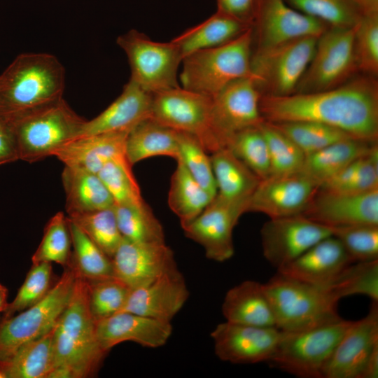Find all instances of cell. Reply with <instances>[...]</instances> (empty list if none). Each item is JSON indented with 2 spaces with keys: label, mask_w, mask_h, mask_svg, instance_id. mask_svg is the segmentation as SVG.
Listing matches in <instances>:
<instances>
[{
  "label": "cell",
  "mask_w": 378,
  "mask_h": 378,
  "mask_svg": "<svg viewBox=\"0 0 378 378\" xmlns=\"http://www.w3.org/2000/svg\"><path fill=\"white\" fill-rule=\"evenodd\" d=\"M260 111L267 122L312 121L338 128L358 139L378 140V82L372 76H354L323 91L261 95Z\"/></svg>",
  "instance_id": "6da1fadb"
},
{
  "label": "cell",
  "mask_w": 378,
  "mask_h": 378,
  "mask_svg": "<svg viewBox=\"0 0 378 378\" xmlns=\"http://www.w3.org/2000/svg\"><path fill=\"white\" fill-rule=\"evenodd\" d=\"M54 368L48 378H84L94 374L106 354L89 307V281L78 275L53 332Z\"/></svg>",
  "instance_id": "7a4b0ae2"
},
{
  "label": "cell",
  "mask_w": 378,
  "mask_h": 378,
  "mask_svg": "<svg viewBox=\"0 0 378 378\" xmlns=\"http://www.w3.org/2000/svg\"><path fill=\"white\" fill-rule=\"evenodd\" d=\"M65 70L53 55H18L0 75V113L14 118L63 98Z\"/></svg>",
  "instance_id": "3957f363"
},
{
  "label": "cell",
  "mask_w": 378,
  "mask_h": 378,
  "mask_svg": "<svg viewBox=\"0 0 378 378\" xmlns=\"http://www.w3.org/2000/svg\"><path fill=\"white\" fill-rule=\"evenodd\" d=\"M276 327L284 332L315 328L341 317L339 300L324 286L307 284L277 272L263 284Z\"/></svg>",
  "instance_id": "277c9868"
},
{
  "label": "cell",
  "mask_w": 378,
  "mask_h": 378,
  "mask_svg": "<svg viewBox=\"0 0 378 378\" xmlns=\"http://www.w3.org/2000/svg\"><path fill=\"white\" fill-rule=\"evenodd\" d=\"M252 27L234 40L194 52L182 60V88L211 97L239 78L251 76Z\"/></svg>",
  "instance_id": "5b68a950"
},
{
  "label": "cell",
  "mask_w": 378,
  "mask_h": 378,
  "mask_svg": "<svg viewBox=\"0 0 378 378\" xmlns=\"http://www.w3.org/2000/svg\"><path fill=\"white\" fill-rule=\"evenodd\" d=\"M10 120L19 158L29 163L53 156L63 145L80 135L86 121L64 98Z\"/></svg>",
  "instance_id": "8992f818"
},
{
  "label": "cell",
  "mask_w": 378,
  "mask_h": 378,
  "mask_svg": "<svg viewBox=\"0 0 378 378\" xmlns=\"http://www.w3.org/2000/svg\"><path fill=\"white\" fill-rule=\"evenodd\" d=\"M351 322L340 318L302 331H282L268 362L298 377L323 378L324 368Z\"/></svg>",
  "instance_id": "52a82bcc"
},
{
  "label": "cell",
  "mask_w": 378,
  "mask_h": 378,
  "mask_svg": "<svg viewBox=\"0 0 378 378\" xmlns=\"http://www.w3.org/2000/svg\"><path fill=\"white\" fill-rule=\"evenodd\" d=\"M116 43L127 55L131 71L130 80L143 90L153 94L180 87L177 75L183 56L172 40L155 41L132 29L118 36Z\"/></svg>",
  "instance_id": "ba28073f"
},
{
  "label": "cell",
  "mask_w": 378,
  "mask_h": 378,
  "mask_svg": "<svg viewBox=\"0 0 378 378\" xmlns=\"http://www.w3.org/2000/svg\"><path fill=\"white\" fill-rule=\"evenodd\" d=\"M76 278L75 270L68 265L41 301L18 314L0 318V360L55 327L69 300Z\"/></svg>",
  "instance_id": "9c48e42d"
},
{
  "label": "cell",
  "mask_w": 378,
  "mask_h": 378,
  "mask_svg": "<svg viewBox=\"0 0 378 378\" xmlns=\"http://www.w3.org/2000/svg\"><path fill=\"white\" fill-rule=\"evenodd\" d=\"M355 27L329 26L318 37L314 55L294 93L331 89L358 73L354 50Z\"/></svg>",
  "instance_id": "30bf717a"
},
{
  "label": "cell",
  "mask_w": 378,
  "mask_h": 378,
  "mask_svg": "<svg viewBox=\"0 0 378 378\" xmlns=\"http://www.w3.org/2000/svg\"><path fill=\"white\" fill-rule=\"evenodd\" d=\"M318 37L296 38L252 54L251 76L261 95L283 97L295 92L314 55Z\"/></svg>",
  "instance_id": "8fae6325"
},
{
  "label": "cell",
  "mask_w": 378,
  "mask_h": 378,
  "mask_svg": "<svg viewBox=\"0 0 378 378\" xmlns=\"http://www.w3.org/2000/svg\"><path fill=\"white\" fill-rule=\"evenodd\" d=\"M212 97L181 87L153 94L150 118L198 139L209 153L218 150L210 127Z\"/></svg>",
  "instance_id": "7c38bea8"
},
{
  "label": "cell",
  "mask_w": 378,
  "mask_h": 378,
  "mask_svg": "<svg viewBox=\"0 0 378 378\" xmlns=\"http://www.w3.org/2000/svg\"><path fill=\"white\" fill-rule=\"evenodd\" d=\"M260 92L252 76L234 80L212 97L210 127L218 149L238 132L262 121Z\"/></svg>",
  "instance_id": "4fadbf2b"
},
{
  "label": "cell",
  "mask_w": 378,
  "mask_h": 378,
  "mask_svg": "<svg viewBox=\"0 0 378 378\" xmlns=\"http://www.w3.org/2000/svg\"><path fill=\"white\" fill-rule=\"evenodd\" d=\"M328 27L326 23L291 8L284 0H257L251 27L252 54L296 38L318 37Z\"/></svg>",
  "instance_id": "5bb4252c"
},
{
  "label": "cell",
  "mask_w": 378,
  "mask_h": 378,
  "mask_svg": "<svg viewBox=\"0 0 378 378\" xmlns=\"http://www.w3.org/2000/svg\"><path fill=\"white\" fill-rule=\"evenodd\" d=\"M248 202H233L216 194L202 213L182 226L185 235L201 245L207 258L224 262L232 257L233 230Z\"/></svg>",
  "instance_id": "9a60e30c"
},
{
  "label": "cell",
  "mask_w": 378,
  "mask_h": 378,
  "mask_svg": "<svg viewBox=\"0 0 378 378\" xmlns=\"http://www.w3.org/2000/svg\"><path fill=\"white\" fill-rule=\"evenodd\" d=\"M331 235V227L302 214L270 218L260 230L262 253L272 265L279 269Z\"/></svg>",
  "instance_id": "2e32d148"
},
{
  "label": "cell",
  "mask_w": 378,
  "mask_h": 378,
  "mask_svg": "<svg viewBox=\"0 0 378 378\" xmlns=\"http://www.w3.org/2000/svg\"><path fill=\"white\" fill-rule=\"evenodd\" d=\"M378 349V306L372 302L368 314L351 321L326 365L323 378H364L368 361Z\"/></svg>",
  "instance_id": "e0dca14e"
},
{
  "label": "cell",
  "mask_w": 378,
  "mask_h": 378,
  "mask_svg": "<svg viewBox=\"0 0 378 378\" xmlns=\"http://www.w3.org/2000/svg\"><path fill=\"white\" fill-rule=\"evenodd\" d=\"M276 327H260L225 321L218 324L211 336L216 355L234 364L268 362L281 337Z\"/></svg>",
  "instance_id": "ac0fdd59"
},
{
  "label": "cell",
  "mask_w": 378,
  "mask_h": 378,
  "mask_svg": "<svg viewBox=\"0 0 378 378\" xmlns=\"http://www.w3.org/2000/svg\"><path fill=\"white\" fill-rule=\"evenodd\" d=\"M301 214L331 228L378 225V188L362 193L317 190Z\"/></svg>",
  "instance_id": "d6986e66"
},
{
  "label": "cell",
  "mask_w": 378,
  "mask_h": 378,
  "mask_svg": "<svg viewBox=\"0 0 378 378\" xmlns=\"http://www.w3.org/2000/svg\"><path fill=\"white\" fill-rule=\"evenodd\" d=\"M318 186L300 172L270 176L260 180L249 198L246 212H258L270 218L301 214Z\"/></svg>",
  "instance_id": "ffe728a7"
},
{
  "label": "cell",
  "mask_w": 378,
  "mask_h": 378,
  "mask_svg": "<svg viewBox=\"0 0 378 378\" xmlns=\"http://www.w3.org/2000/svg\"><path fill=\"white\" fill-rule=\"evenodd\" d=\"M111 260L115 277L130 288L178 268L174 252L166 243L136 242L124 237Z\"/></svg>",
  "instance_id": "44dd1931"
},
{
  "label": "cell",
  "mask_w": 378,
  "mask_h": 378,
  "mask_svg": "<svg viewBox=\"0 0 378 378\" xmlns=\"http://www.w3.org/2000/svg\"><path fill=\"white\" fill-rule=\"evenodd\" d=\"M188 298L186 281L177 268L149 283L130 288L122 311L171 322Z\"/></svg>",
  "instance_id": "7402d4cb"
},
{
  "label": "cell",
  "mask_w": 378,
  "mask_h": 378,
  "mask_svg": "<svg viewBox=\"0 0 378 378\" xmlns=\"http://www.w3.org/2000/svg\"><path fill=\"white\" fill-rule=\"evenodd\" d=\"M172 332L171 322L124 311L96 322L97 340L106 352L127 341L148 348H158L167 342Z\"/></svg>",
  "instance_id": "603a6c76"
},
{
  "label": "cell",
  "mask_w": 378,
  "mask_h": 378,
  "mask_svg": "<svg viewBox=\"0 0 378 378\" xmlns=\"http://www.w3.org/2000/svg\"><path fill=\"white\" fill-rule=\"evenodd\" d=\"M352 262L341 242L331 235L277 269V272L307 284L326 286Z\"/></svg>",
  "instance_id": "cb8c5ba5"
},
{
  "label": "cell",
  "mask_w": 378,
  "mask_h": 378,
  "mask_svg": "<svg viewBox=\"0 0 378 378\" xmlns=\"http://www.w3.org/2000/svg\"><path fill=\"white\" fill-rule=\"evenodd\" d=\"M152 100L153 94L130 80L122 93L106 108L85 122L79 136L129 133L139 124L150 118Z\"/></svg>",
  "instance_id": "d4e9b609"
},
{
  "label": "cell",
  "mask_w": 378,
  "mask_h": 378,
  "mask_svg": "<svg viewBox=\"0 0 378 378\" xmlns=\"http://www.w3.org/2000/svg\"><path fill=\"white\" fill-rule=\"evenodd\" d=\"M127 135L120 132L79 136L63 145L53 156L64 166L97 174L108 162L127 158Z\"/></svg>",
  "instance_id": "484cf974"
},
{
  "label": "cell",
  "mask_w": 378,
  "mask_h": 378,
  "mask_svg": "<svg viewBox=\"0 0 378 378\" xmlns=\"http://www.w3.org/2000/svg\"><path fill=\"white\" fill-rule=\"evenodd\" d=\"M222 312L226 321L260 327H276L263 284L246 280L226 293Z\"/></svg>",
  "instance_id": "4316f807"
},
{
  "label": "cell",
  "mask_w": 378,
  "mask_h": 378,
  "mask_svg": "<svg viewBox=\"0 0 378 378\" xmlns=\"http://www.w3.org/2000/svg\"><path fill=\"white\" fill-rule=\"evenodd\" d=\"M377 142L349 138L305 156L299 172L318 186L369 152Z\"/></svg>",
  "instance_id": "83f0119b"
},
{
  "label": "cell",
  "mask_w": 378,
  "mask_h": 378,
  "mask_svg": "<svg viewBox=\"0 0 378 378\" xmlns=\"http://www.w3.org/2000/svg\"><path fill=\"white\" fill-rule=\"evenodd\" d=\"M68 215L114 206V200L97 174L64 166L62 173Z\"/></svg>",
  "instance_id": "f1b7e54d"
},
{
  "label": "cell",
  "mask_w": 378,
  "mask_h": 378,
  "mask_svg": "<svg viewBox=\"0 0 378 378\" xmlns=\"http://www.w3.org/2000/svg\"><path fill=\"white\" fill-rule=\"evenodd\" d=\"M251 27L248 23L216 11L210 18L188 29L172 41L178 47L183 59L194 52L227 43Z\"/></svg>",
  "instance_id": "f546056e"
},
{
  "label": "cell",
  "mask_w": 378,
  "mask_h": 378,
  "mask_svg": "<svg viewBox=\"0 0 378 378\" xmlns=\"http://www.w3.org/2000/svg\"><path fill=\"white\" fill-rule=\"evenodd\" d=\"M217 195L233 202H248L260 181L230 149L224 148L210 156Z\"/></svg>",
  "instance_id": "4dcf8cb0"
},
{
  "label": "cell",
  "mask_w": 378,
  "mask_h": 378,
  "mask_svg": "<svg viewBox=\"0 0 378 378\" xmlns=\"http://www.w3.org/2000/svg\"><path fill=\"white\" fill-rule=\"evenodd\" d=\"M125 153L133 166L143 160L155 156L179 158L178 132L148 118L128 133Z\"/></svg>",
  "instance_id": "1f68e13d"
},
{
  "label": "cell",
  "mask_w": 378,
  "mask_h": 378,
  "mask_svg": "<svg viewBox=\"0 0 378 378\" xmlns=\"http://www.w3.org/2000/svg\"><path fill=\"white\" fill-rule=\"evenodd\" d=\"M53 332L54 328L0 360L5 378H48L54 368Z\"/></svg>",
  "instance_id": "d6a6232c"
},
{
  "label": "cell",
  "mask_w": 378,
  "mask_h": 378,
  "mask_svg": "<svg viewBox=\"0 0 378 378\" xmlns=\"http://www.w3.org/2000/svg\"><path fill=\"white\" fill-rule=\"evenodd\" d=\"M177 161L171 178L168 204L179 218L181 227L198 216L215 197L191 176L182 162Z\"/></svg>",
  "instance_id": "836d02e7"
},
{
  "label": "cell",
  "mask_w": 378,
  "mask_h": 378,
  "mask_svg": "<svg viewBox=\"0 0 378 378\" xmlns=\"http://www.w3.org/2000/svg\"><path fill=\"white\" fill-rule=\"evenodd\" d=\"M68 219L73 248L69 265L74 267L78 275L88 281L115 276L111 258L74 222Z\"/></svg>",
  "instance_id": "e575fe53"
},
{
  "label": "cell",
  "mask_w": 378,
  "mask_h": 378,
  "mask_svg": "<svg viewBox=\"0 0 378 378\" xmlns=\"http://www.w3.org/2000/svg\"><path fill=\"white\" fill-rule=\"evenodd\" d=\"M378 188V145L357 158L318 190L337 193H362Z\"/></svg>",
  "instance_id": "d590c367"
},
{
  "label": "cell",
  "mask_w": 378,
  "mask_h": 378,
  "mask_svg": "<svg viewBox=\"0 0 378 378\" xmlns=\"http://www.w3.org/2000/svg\"><path fill=\"white\" fill-rule=\"evenodd\" d=\"M122 237L136 242L165 243L163 227L145 201L113 206Z\"/></svg>",
  "instance_id": "8d00e7d4"
},
{
  "label": "cell",
  "mask_w": 378,
  "mask_h": 378,
  "mask_svg": "<svg viewBox=\"0 0 378 378\" xmlns=\"http://www.w3.org/2000/svg\"><path fill=\"white\" fill-rule=\"evenodd\" d=\"M296 10L328 26L354 27L365 13L360 0H284Z\"/></svg>",
  "instance_id": "74e56055"
},
{
  "label": "cell",
  "mask_w": 378,
  "mask_h": 378,
  "mask_svg": "<svg viewBox=\"0 0 378 378\" xmlns=\"http://www.w3.org/2000/svg\"><path fill=\"white\" fill-rule=\"evenodd\" d=\"M268 122L289 137L305 156L339 141L354 138L338 128L316 122Z\"/></svg>",
  "instance_id": "f35d334b"
},
{
  "label": "cell",
  "mask_w": 378,
  "mask_h": 378,
  "mask_svg": "<svg viewBox=\"0 0 378 378\" xmlns=\"http://www.w3.org/2000/svg\"><path fill=\"white\" fill-rule=\"evenodd\" d=\"M326 287L338 300L355 295L378 302V260L354 262Z\"/></svg>",
  "instance_id": "ab89813d"
},
{
  "label": "cell",
  "mask_w": 378,
  "mask_h": 378,
  "mask_svg": "<svg viewBox=\"0 0 378 378\" xmlns=\"http://www.w3.org/2000/svg\"><path fill=\"white\" fill-rule=\"evenodd\" d=\"M86 235L110 258L114 255L122 236L118 229L113 206L68 215Z\"/></svg>",
  "instance_id": "60d3db41"
},
{
  "label": "cell",
  "mask_w": 378,
  "mask_h": 378,
  "mask_svg": "<svg viewBox=\"0 0 378 378\" xmlns=\"http://www.w3.org/2000/svg\"><path fill=\"white\" fill-rule=\"evenodd\" d=\"M258 126L268 148L270 176L299 172L305 158L303 151L271 123L263 120Z\"/></svg>",
  "instance_id": "b9f144b4"
},
{
  "label": "cell",
  "mask_w": 378,
  "mask_h": 378,
  "mask_svg": "<svg viewBox=\"0 0 378 378\" xmlns=\"http://www.w3.org/2000/svg\"><path fill=\"white\" fill-rule=\"evenodd\" d=\"M71 247L69 219L63 212L59 211L47 223L41 241L31 257V262H55L66 267L70 262Z\"/></svg>",
  "instance_id": "7bdbcfd3"
},
{
  "label": "cell",
  "mask_w": 378,
  "mask_h": 378,
  "mask_svg": "<svg viewBox=\"0 0 378 378\" xmlns=\"http://www.w3.org/2000/svg\"><path fill=\"white\" fill-rule=\"evenodd\" d=\"M258 125L236 134L226 148L262 180L270 176V162L267 142Z\"/></svg>",
  "instance_id": "ee69618b"
},
{
  "label": "cell",
  "mask_w": 378,
  "mask_h": 378,
  "mask_svg": "<svg viewBox=\"0 0 378 378\" xmlns=\"http://www.w3.org/2000/svg\"><path fill=\"white\" fill-rule=\"evenodd\" d=\"M132 167L127 158L113 160L106 163L97 173L116 204L144 201Z\"/></svg>",
  "instance_id": "f6af8a7d"
},
{
  "label": "cell",
  "mask_w": 378,
  "mask_h": 378,
  "mask_svg": "<svg viewBox=\"0 0 378 378\" xmlns=\"http://www.w3.org/2000/svg\"><path fill=\"white\" fill-rule=\"evenodd\" d=\"M179 158L191 176L209 194L215 197L217 187L210 156L195 136L178 132Z\"/></svg>",
  "instance_id": "bcb514c9"
},
{
  "label": "cell",
  "mask_w": 378,
  "mask_h": 378,
  "mask_svg": "<svg viewBox=\"0 0 378 378\" xmlns=\"http://www.w3.org/2000/svg\"><path fill=\"white\" fill-rule=\"evenodd\" d=\"M130 288L116 277L89 281V307L97 322L122 311Z\"/></svg>",
  "instance_id": "7dc6e473"
},
{
  "label": "cell",
  "mask_w": 378,
  "mask_h": 378,
  "mask_svg": "<svg viewBox=\"0 0 378 378\" xmlns=\"http://www.w3.org/2000/svg\"><path fill=\"white\" fill-rule=\"evenodd\" d=\"M354 55L358 72L377 77L378 74V12L365 13L356 25Z\"/></svg>",
  "instance_id": "c3c4849f"
},
{
  "label": "cell",
  "mask_w": 378,
  "mask_h": 378,
  "mask_svg": "<svg viewBox=\"0 0 378 378\" xmlns=\"http://www.w3.org/2000/svg\"><path fill=\"white\" fill-rule=\"evenodd\" d=\"M51 276L50 262L32 263L15 298L8 302L1 318H9L41 301L51 288Z\"/></svg>",
  "instance_id": "681fc988"
},
{
  "label": "cell",
  "mask_w": 378,
  "mask_h": 378,
  "mask_svg": "<svg viewBox=\"0 0 378 378\" xmlns=\"http://www.w3.org/2000/svg\"><path fill=\"white\" fill-rule=\"evenodd\" d=\"M332 235L342 244L354 262L378 260V225L332 227Z\"/></svg>",
  "instance_id": "f907efd6"
},
{
  "label": "cell",
  "mask_w": 378,
  "mask_h": 378,
  "mask_svg": "<svg viewBox=\"0 0 378 378\" xmlns=\"http://www.w3.org/2000/svg\"><path fill=\"white\" fill-rule=\"evenodd\" d=\"M20 160L11 120L0 113V165Z\"/></svg>",
  "instance_id": "816d5d0a"
},
{
  "label": "cell",
  "mask_w": 378,
  "mask_h": 378,
  "mask_svg": "<svg viewBox=\"0 0 378 378\" xmlns=\"http://www.w3.org/2000/svg\"><path fill=\"white\" fill-rule=\"evenodd\" d=\"M217 11L252 26L257 0H216Z\"/></svg>",
  "instance_id": "f5cc1de1"
},
{
  "label": "cell",
  "mask_w": 378,
  "mask_h": 378,
  "mask_svg": "<svg viewBox=\"0 0 378 378\" xmlns=\"http://www.w3.org/2000/svg\"><path fill=\"white\" fill-rule=\"evenodd\" d=\"M8 290L7 288L0 284V314H3L6 310L8 302Z\"/></svg>",
  "instance_id": "db71d44e"
},
{
  "label": "cell",
  "mask_w": 378,
  "mask_h": 378,
  "mask_svg": "<svg viewBox=\"0 0 378 378\" xmlns=\"http://www.w3.org/2000/svg\"><path fill=\"white\" fill-rule=\"evenodd\" d=\"M365 13L378 12V0H360Z\"/></svg>",
  "instance_id": "11a10c76"
},
{
  "label": "cell",
  "mask_w": 378,
  "mask_h": 378,
  "mask_svg": "<svg viewBox=\"0 0 378 378\" xmlns=\"http://www.w3.org/2000/svg\"><path fill=\"white\" fill-rule=\"evenodd\" d=\"M0 378H5L4 374L0 371Z\"/></svg>",
  "instance_id": "9f6ffc18"
},
{
  "label": "cell",
  "mask_w": 378,
  "mask_h": 378,
  "mask_svg": "<svg viewBox=\"0 0 378 378\" xmlns=\"http://www.w3.org/2000/svg\"></svg>",
  "instance_id": "6f0895ef"
}]
</instances>
